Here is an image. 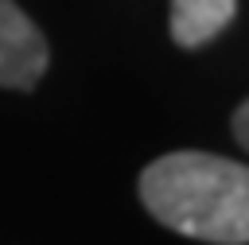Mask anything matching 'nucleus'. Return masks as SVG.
I'll return each instance as SVG.
<instances>
[{
  "label": "nucleus",
  "mask_w": 249,
  "mask_h": 245,
  "mask_svg": "<svg viewBox=\"0 0 249 245\" xmlns=\"http://www.w3.org/2000/svg\"><path fill=\"white\" fill-rule=\"evenodd\" d=\"M140 202L167 229L210 241H249V171L210 152H167L140 171Z\"/></svg>",
  "instance_id": "obj_1"
},
{
  "label": "nucleus",
  "mask_w": 249,
  "mask_h": 245,
  "mask_svg": "<svg viewBox=\"0 0 249 245\" xmlns=\"http://www.w3.org/2000/svg\"><path fill=\"white\" fill-rule=\"evenodd\" d=\"M47 66H51L47 35L16 0H0V86L35 89Z\"/></svg>",
  "instance_id": "obj_2"
},
{
  "label": "nucleus",
  "mask_w": 249,
  "mask_h": 245,
  "mask_svg": "<svg viewBox=\"0 0 249 245\" xmlns=\"http://www.w3.org/2000/svg\"><path fill=\"white\" fill-rule=\"evenodd\" d=\"M233 12H237V0H171L167 31L179 47L195 51V47L210 43L218 31H226Z\"/></svg>",
  "instance_id": "obj_3"
},
{
  "label": "nucleus",
  "mask_w": 249,
  "mask_h": 245,
  "mask_svg": "<svg viewBox=\"0 0 249 245\" xmlns=\"http://www.w3.org/2000/svg\"><path fill=\"white\" fill-rule=\"evenodd\" d=\"M245 117H249V105H237V117H233V128H237V144H241V148L249 144V132H245Z\"/></svg>",
  "instance_id": "obj_4"
}]
</instances>
